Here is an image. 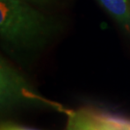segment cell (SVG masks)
Instances as JSON below:
<instances>
[{
    "mask_svg": "<svg viewBox=\"0 0 130 130\" xmlns=\"http://www.w3.org/2000/svg\"><path fill=\"white\" fill-rule=\"evenodd\" d=\"M59 22L42 8L21 0H0V37L6 50L26 55L44 49L59 31Z\"/></svg>",
    "mask_w": 130,
    "mask_h": 130,
    "instance_id": "6da1fadb",
    "label": "cell"
},
{
    "mask_svg": "<svg viewBox=\"0 0 130 130\" xmlns=\"http://www.w3.org/2000/svg\"><path fill=\"white\" fill-rule=\"evenodd\" d=\"M20 105H47L66 112L56 103L41 96L26 78L3 56L0 60V106L1 113Z\"/></svg>",
    "mask_w": 130,
    "mask_h": 130,
    "instance_id": "7a4b0ae2",
    "label": "cell"
},
{
    "mask_svg": "<svg viewBox=\"0 0 130 130\" xmlns=\"http://www.w3.org/2000/svg\"><path fill=\"white\" fill-rule=\"evenodd\" d=\"M66 130H116L100 117L99 113L90 110H77L67 113Z\"/></svg>",
    "mask_w": 130,
    "mask_h": 130,
    "instance_id": "3957f363",
    "label": "cell"
},
{
    "mask_svg": "<svg viewBox=\"0 0 130 130\" xmlns=\"http://www.w3.org/2000/svg\"><path fill=\"white\" fill-rule=\"evenodd\" d=\"M99 4L111 14L119 23L130 32L129 0H98Z\"/></svg>",
    "mask_w": 130,
    "mask_h": 130,
    "instance_id": "277c9868",
    "label": "cell"
},
{
    "mask_svg": "<svg viewBox=\"0 0 130 130\" xmlns=\"http://www.w3.org/2000/svg\"><path fill=\"white\" fill-rule=\"evenodd\" d=\"M100 117L105 121H107L110 125H112L116 130H130V121L126 119H122L120 117L107 115V114H100Z\"/></svg>",
    "mask_w": 130,
    "mask_h": 130,
    "instance_id": "5b68a950",
    "label": "cell"
},
{
    "mask_svg": "<svg viewBox=\"0 0 130 130\" xmlns=\"http://www.w3.org/2000/svg\"><path fill=\"white\" fill-rule=\"evenodd\" d=\"M21 1L34 5V6L39 7V8H42V9L49 8V7H51L57 3V0H21Z\"/></svg>",
    "mask_w": 130,
    "mask_h": 130,
    "instance_id": "8992f818",
    "label": "cell"
},
{
    "mask_svg": "<svg viewBox=\"0 0 130 130\" xmlns=\"http://www.w3.org/2000/svg\"><path fill=\"white\" fill-rule=\"evenodd\" d=\"M1 130H35L29 127H24L21 125H17V124H2Z\"/></svg>",
    "mask_w": 130,
    "mask_h": 130,
    "instance_id": "52a82bcc",
    "label": "cell"
}]
</instances>
